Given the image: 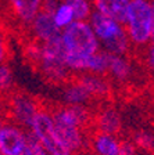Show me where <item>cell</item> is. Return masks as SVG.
I'll use <instances>...</instances> for the list:
<instances>
[{
    "instance_id": "cell-1",
    "label": "cell",
    "mask_w": 154,
    "mask_h": 155,
    "mask_svg": "<svg viewBox=\"0 0 154 155\" xmlns=\"http://www.w3.org/2000/svg\"><path fill=\"white\" fill-rule=\"evenodd\" d=\"M61 40L68 69L71 72L86 74L87 60L101 50L99 39L90 24L85 21H75L61 32Z\"/></svg>"
},
{
    "instance_id": "cell-2",
    "label": "cell",
    "mask_w": 154,
    "mask_h": 155,
    "mask_svg": "<svg viewBox=\"0 0 154 155\" xmlns=\"http://www.w3.org/2000/svg\"><path fill=\"white\" fill-rule=\"evenodd\" d=\"M58 137L72 154L86 145L85 126L89 122V112L85 105H64L53 112Z\"/></svg>"
},
{
    "instance_id": "cell-3",
    "label": "cell",
    "mask_w": 154,
    "mask_h": 155,
    "mask_svg": "<svg viewBox=\"0 0 154 155\" xmlns=\"http://www.w3.org/2000/svg\"><path fill=\"white\" fill-rule=\"evenodd\" d=\"M90 26L93 28L100 46L104 51L114 55H125L129 50L131 39L125 29V25L115 19L101 14L94 10L89 19Z\"/></svg>"
},
{
    "instance_id": "cell-4",
    "label": "cell",
    "mask_w": 154,
    "mask_h": 155,
    "mask_svg": "<svg viewBox=\"0 0 154 155\" xmlns=\"http://www.w3.org/2000/svg\"><path fill=\"white\" fill-rule=\"evenodd\" d=\"M32 58L39 62L42 74L54 83L64 82L71 72L65 64V51L61 36L36 47Z\"/></svg>"
},
{
    "instance_id": "cell-5",
    "label": "cell",
    "mask_w": 154,
    "mask_h": 155,
    "mask_svg": "<svg viewBox=\"0 0 154 155\" xmlns=\"http://www.w3.org/2000/svg\"><path fill=\"white\" fill-rule=\"evenodd\" d=\"M125 29L135 46H147L153 40V4L150 0H131Z\"/></svg>"
},
{
    "instance_id": "cell-6",
    "label": "cell",
    "mask_w": 154,
    "mask_h": 155,
    "mask_svg": "<svg viewBox=\"0 0 154 155\" xmlns=\"http://www.w3.org/2000/svg\"><path fill=\"white\" fill-rule=\"evenodd\" d=\"M28 132L47 150L50 155H74L58 137L53 112L40 110L28 127Z\"/></svg>"
},
{
    "instance_id": "cell-7",
    "label": "cell",
    "mask_w": 154,
    "mask_h": 155,
    "mask_svg": "<svg viewBox=\"0 0 154 155\" xmlns=\"http://www.w3.org/2000/svg\"><path fill=\"white\" fill-rule=\"evenodd\" d=\"M31 134L25 127L14 122H6L0 129V154L26 155Z\"/></svg>"
},
{
    "instance_id": "cell-8",
    "label": "cell",
    "mask_w": 154,
    "mask_h": 155,
    "mask_svg": "<svg viewBox=\"0 0 154 155\" xmlns=\"http://www.w3.org/2000/svg\"><path fill=\"white\" fill-rule=\"evenodd\" d=\"M38 103L25 93H14L9 100V115L11 122L28 129L39 114Z\"/></svg>"
},
{
    "instance_id": "cell-9",
    "label": "cell",
    "mask_w": 154,
    "mask_h": 155,
    "mask_svg": "<svg viewBox=\"0 0 154 155\" xmlns=\"http://www.w3.org/2000/svg\"><path fill=\"white\" fill-rule=\"evenodd\" d=\"M31 31L36 36V39L40 40L42 43L58 38V36H61V32H63L57 26V24L54 22L53 14L49 13V11H45V10H42L31 22Z\"/></svg>"
},
{
    "instance_id": "cell-10",
    "label": "cell",
    "mask_w": 154,
    "mask_h": 155,
    "mask_svg": "<svg viewBox=\"0 0 154 155\" xmlns=\"http://www.w3.org/2000/svg\"><path fill=\"white\" fill-rule=\"evenodd\" d=\"M124 141L117 137V134L96 132L90 139V150L93 155H121Z\"/></svg>"
},
{
    "instance_id": "cell-11",
    "label": "cell",
    "mask_w": 154,
    "mask_h": 155,
    "mask_svg": "<svg viewBox=\"0 0 154 155\" xmlns=\"http://www.w3.org/2000/svg\"><path fill=\"white\" fill-rule=\"evenodd\" d=\"M14 17L24 24H31L42 11L45 0H7Z\"/></svg>"
},
{
    "instance_id": "cell-12",
    "label": "cell",
    "mask_w": 154,
    "mask_h": 155,
    "mask_svg": "<svg viewBox=\"0 0 154 155\" xmlns=\"http://www.w3.org/2000/svg\"><path fill=\"white\" fill-rule=\"evenodd\" d=\"M131 0H93L96 11L115 19L121 24H125Z\"/></svg>"
},
{
    "instance_id": "cell-13",
    "label": "cell",
    "mask_w": 154,
    "mask_h": 155,
    "mask_svg": "<svg viewBox=\"0 0 154 155\" xmlns=\"http://www.w3.org/2000/svg\"><path fill=\"white\" fill-rule=\"evenodd\" d=\"M97 132L108 133V134H118L122 127V118L118 110L107 107L101 110L96 116Z\"/></svg>"
},
{
    "instance_id": "cell-14",
    "label": "cell",
    "mask_w": 154,
    "mask_h": 155,
    "mask_svg": "<svg viewBox=\"0 0 154 155\" xmlns=\"http://www.w3.org/2000/svg\"><path fill=\"white\" fill-rule=\"evenodd\" d=\"M92 98V94L79 79L65 86L63 91V100L65 105H86Z\"/></svg>"
},
{
    "instance_id": "cell-15",
    "label": "cell",
    "mask_w": 154,
    "mask_h": 155,
    "mask_svg": "<svg viewBox=\"0 0 154 155\" xmlns=\"http://www.w3.org/2000/svg\"><path fill=\"white\" fill-rule=\"evenodd\" d=\"M79 81L85 84L89 93L92 94L93 98H100L108 94L110 86L108 82L101 76V75H94V74H84L79 78Z\"/></svg>"
},
{
    "instance_id": "cell-16",
    "label": "cell",
    "mask_w": 154,
    "mask_h": 155,
    "mask_svg": "<svg viewBox=\"0 0 154 155\" xmlns=\"http://www.w3.org/2000/svg\"><path fill=\"white\" fill-rule=\"evenodd\" d=\"M107 74H110V76L112 79H115V81L125 82V81H128L132 75V67L124 55L111 54L110 67H108V72Z\"/></svg>"
},
{
    "instance_id": "cell-17",
    "label": "cell",
    "mask_w": 154,
    "mask_h": 155,
    "mask_svg": "<svg viewBox=\"0 0 154 155\" xmlns=\"http://www.w3.org/2000/svg\"><path fill=\"white\" fill-rule=\"evenodd\" d=\"M53 17H54V22L57 24V26L61 31H64L65 28H68V26L72 25L77 21L72 8L67 3H64V2H61L58 4V7L56 8L54 13H53Z\"/></svg>"
},
{
    "instance_id": "cell-18",
    "label": "cell",
    "mask_w": 154,
    "mask_h": 155,
    "mask_svg": "<svg viewBox=\"0 0 154 155\" xmlns=\"http://www.w3.org/2000/svg\"><path fill=\"white\" fill-rule=\"evenodd\" d=\"M64 3L72 8L75 14V19L77 21H85L87 22V19H90L93 10H92V4L89 0H63Z\"/></svg>"
},
{
    "instance_id": "cell-19",
    "label": "cell",
    "mask_w": 154,
    "mask_h": 155,
    "mask_svg": "<svg viewBox=\"0 0 154 155\" xmlns=\"http://www.w3.org/2000/svg\"><path fill=\"white\" fill-rule=\"evenodd\" d=\"M135 145L145 151H151L154 148V136L147 132H139L135 136Z\"/></svg>"
},
{
    "instance_id": "cell-20",
    "label": "cell",
    "mask_w": 154,
    "mask_h": 155,
    "mask_svg": "<svg viewBox=\"0 0 154 155\" xmlns=\"http://www.w3.org/2000/svg\"><path fill=\"white\" fill-rule=\"evenodd\" d=\"M13 72L10 69V67H7L6 64L2 65L0 68V83H2V87H3V90H7L11 87L13 84Z\"/></svg>"
},
{
    "instance_id": "cell-21",
    "label": "cell",
    "mask_w": 154,
    "mask_h": 155,
    "mask_svg": "<svg viewBox=\"0 0 154 155\" xmlns=\"http://www.w3.org/2000/svg\"><path fill=\"white\" fill-rule=\"evenodd\" d=\"M26 155H50V154H49L47 150H46L45 147H43V145L35 139V137H32V136H31Z\"/></svg>"
},
{
    "instance_id": "cell-22",
    "label": "cell",
    "mask_w": 154,
    "mask_h": 155,
    "mask_svg": "<svg viewBox=\"0 0 154 155\" xmlns=\"http://www.w3.org/2000/svg\"><path fill=\"white\" fill-rule=\"evenodd\" d=\"M145 62H146V67H147L149 71L154 74V42H151L149 45L147 50H146Z\"/></svg>"
},
{
    "instance_id": "cell-23",
    "label": "cell",
    "mask_w": 154,
    "mask_h": 155,
    "mask_svg": "<svg viewBox=\"0 0 154 155\" xmlns=\"http://www.w3.org/2000/svg\"><path fill=\"white\" fill-rule=\"evenodd\" d=\"M121 155H138V147L135 145V143L124 141L122 150H121Z\"/></svg>"
},
{
    "instance_id": "cell-24",
    "label": "cell",
    "mask_w": 154,
    "mask_h": 155,
    "mask_svg": "<svg viewBox=\"0 0 154 155\" xmlns=\"http://www.w3.org/2000/svg\"><path fill=\"white\" fill-rule=\"evenodd\" d=\"M151 4H153V40L151 42H154V0H151Z\"/></svg>"
}]
</instances>
